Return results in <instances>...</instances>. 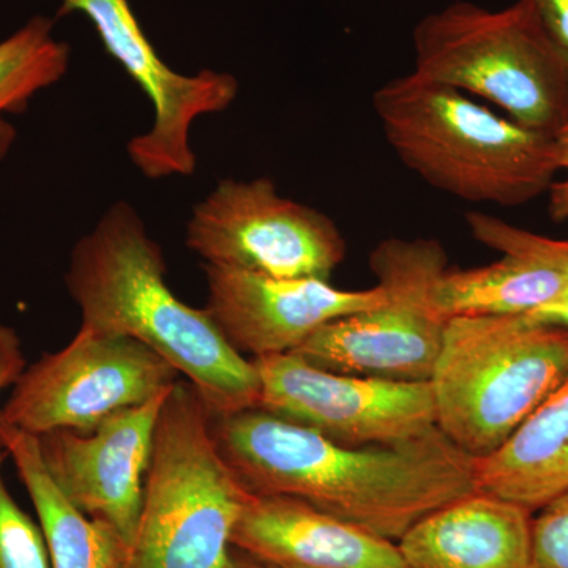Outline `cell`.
<instances>
[{"instance_id":"6da1fadb","label":"cell","mask_w":568,"mask_h":568,"mask_svg":"<svg viewBox=\"0 0 568 568\" xmlns=\"http://www.w3.org/2000/svg\"><path fill=\"white\" fill-rule=\"evenodd\" d=\"M211 432L246 491L294 497L392 541L478 491L477 458L439 428L390 446L347 447L254 407L212 416Z\"/></svg>"},{"instance_id":"7a4b0ae2","label":"cell","mask_w":568,"mask_h":568,"mask_svg":"<svg viewBox=\"0 0 568 568\" xmlns=\"http://www.w3.org/2000/svg\"><path fill=\"white\" fill-rule=\"evenodd\" d=\"M65 284L81 325L151 347L189 379L212 416L260 407L253 361L227 342L207 310L171 291L162 248L125 201L112 204L74 245Z\"/></svg>"},{"instance_id":"3957f363","label":"cell","mask_w":568,"mask_h":568,"mask_svg":"<svg viewBox=\"0 0 568 568\" xmlns=\"http://www.w3.org/2000/svg\"><path fill=\"white\" fill-rule=\"evenodd\" d=\"M373 108L399 162L466 203L528 204L548 193L560 173L552 134L414 71L376 89Z\"/></svg>"},{"instance_id":"277c9868","label":"cell","mask_w":568,"mask_h":568,"mask_svg":"<svg viewBox=\"0 0 568 568\" xmlns=\"http://www.w3.org/2000/svg\"><path fill=\"white\" fill-rule=\"evenodd\" d=\"M566 381L568 327L530 315L450 317L429 377L437 428L488 457Z\"/></svg>"},{"instance_id":"5b68a950","label":"cell","mask_w":568,"mask_h":568,"mask_svg":"<svg viewBox=\"0 0 568 568\" xmlns=\"http://www.w3.org/2000/svg\"><path fill=\"white\" fill-rule=\"evenodd\" d=\"M207 406L189 381L164 399L136 534L123 568H231L246 491L213 443Z\"/></svg>"},{"instance_id":"8992f818","label":"cell","mask_w":568,"mask_h":568,"mask_svg":"<svg viewBox=\"0 0 568 568\" xmlns=\"http://www.w3.org/2000/svg\"><path fill=\"white\" fill-rule=\"evenodd\" d=\"M414 73L495 104L552 134L568 121V54L526 0L499 10L454 2L413 33Z\"/></svg>"},{"instance_id":"52a82bcc","label":"cell","mask_w":568,"mask_h":568,"mask_svg":"<svg viewBox=\"0 0 568 568\" xmlns=\"http://www.w3.org/2000/svg\"><path fill=\"white\" fill-rule=\"evenodd\" d=\"M369 267L383 304L325 324L294 354L345 375L429 381L447 324L435 302L446 248L435 239L390 237L373 250Z\"/></svg>"},{"instance_id":"ba28073f","label":"cell","mask_w":568,"mask_h":568,"mask_svg":"<svg viewBox=\"0 0 568 568\" xmlns=\"http://www.w3.org/2000/svg\"><path fill=\"white\" fill-rule=\"evenodd\" d=\"M179 379L178 369L144 343L81 325L69 345L26 366L0 407V420L33 436L89 433Z\"/></svg>"},{"instance_id":"9c48e42d","label":"cell","mask_w":568,"mask_h":568,"mask_svg":"<svg viewBox=\"0 0 568 568\" xmlns=\"http://www.w3.org/2000/svg\"><path fill=\"white\" fill-rule=\"evenodd\" d=\"M185 242L205 264L274 278L331 280L346 257L334 220L282 196L267 178L220 182L193 209Z\"/></svg>"},{"instance_id":"30bf717a","label":"cell","mask_w":568,"mask_h":568,"mask_svg":"<svg viewBox=\"0 0 568 568\" xmlns=\"http://www.w3.org/2000/svg\"><path fill=\"white\" fill-rule=\"evenodd\" d=\"M252 361L261 381L260 409L342 446H390L437 428L429 381L328 372L294 353Z\"/></svg>"},{"instance_id":"8fae6325","label":"cell","mask_w":568,"mask_h":568,"mask_svg":"<svg viewBox=\"0 0 568 568\" xmlns=\"http://www.w3.org/2000/svg\"><path fill=\"white\" fill-rule=\"evenodd\" d=\"M59 13L84 14L104 51L151 100V129L126 145L134 166L148 179L192 175L196 170L190 144L193 123L226 111L237 99L239 81L223 71L182 74L171 70L142 31L129 0H61Z\"/></svg>"},{"instance_id":"7c38bea8","label":"cell","mask_w":568,"mask_h":568,"mask_svg":"<svg viewBox=\"0 0 568 568\" xmlns=\"http://www.w3.org/2000/svg\"><path fill=\"white\" fill-rule=\"evenodd\" d=\"M170 390L112 414L92 432L55 429L37 436L41 459L67 499L88 517L111 525L130 547L140 521L156 424Z\"/></svg>"},{"instance_id":"4fadbf2b","label":"cell","mask_w":568,"mask_h":568,"mask_svg":"<svg viewBox=\"0 0 568 568\" xmlns=\"http://www.w3.org/2000/svg\"><path fill=\"white\" fill-rule=\"evenodd\" d=\"M209 315L227 342L253 358L294 353L332 321L386 298L379 284L342 290L328 280L274 278L227 265L204 264Z\"/></svg>"},{"instance_id":"5bb4252c","label":"cell","mask_w":568,"mask_h":568,"mask_svg":"<svg viewBox=\"0 0 568 568\" xmlns=\"http://www.w3.org/2000/svg\"><path fill=\"white\" fill-rule=\"evenodd\" d=\"M466 224L477 242L503 253V257L467 271L447 268L435 290L444 320L529 315L567 290L568 239L529 233L481 212L467 213Z\"/></svg>"},{"instance_id":"9a60e30c","label":"cell","mask_w":568,"mask_h":568,"mask_svg":"<svg viewBox=\"0 0 568 568\" xmlns=\"http://www.w3.org/2000/svg\"><path fill=\"white\" fill-rule=\"evenodd\" d=\"M233 547L293 568H407L396 541L286 496L250 495Z\"/></svg>"},{"instance_id":"2e32d148","label":"cell","mask_w":568,"mask_h":568,"mask_svg":"<svg viewBox=\"0 0 568 568\" xmlns=\"http://www.w3.org/2000/svg\"><path fill=\"white\" fill-rule=\"evenodd\" d=\"M532 511L476 491L437 508L396 541L407 568H532Z\"/></svg>"},{"instance_id":"e0dca14e","label":"cell","mask_w":568,"mask_h":568,"mask_svg":"<svg viewBox=\"0 0 568 568\" xmlns=\"http://www.w3.org/2000/svg\"><path fill=\"white\" fill-rule=\"evenodd\" d=\"M477 488L530 511L568 493V381L503 446L477 458Z\"/></svg>"},{"instance_id":"ac0fdd59","label":"cell","mask_w":568,"mask_h":568,"mask_svg":"<svg viewBox=\"0 0 568 568\" xmlns=\"http://www.w3.org/2000/svg\"><path fill=\"white\" fill-rule=\"evenodd\" d=\"M0 444L28 489L47 540L51 568H123L130 545L111 525L67 499L41 459L39 437L0 420Z\"/></svg>"},{"instance_id":"d6986e66","label":"cell","mask_w":568,"mask_h":568,"mask_svg":"<svg viewBox=\"0 0 568 568\" xmlns=\"http://www.w3.org/2000/svg\"><path fill=\"white\" fill-rule=\"evenodd\" d=\"M70 65V47L55 39L54 21L33 17L0 41V162L9 155L17 130L6 114H21L37 93L58 84Z\"/></svg>"},{"instance_id":"ffe728a7","label":"cell","mask_w":568,"mask_h":568,"mask_svg":"<svg viewBox=\"0 0 568 568\" xmlns=\"http://www.w3.org/2000/svg\"><path fill=\"white\" fill-rule=\"evenodd\" d=\"M7 459L9 454L0 444V568H51L43 530L7 488Z\"/></svg>"},{"instance_id":"44dd1931","label":"cell","mask_w":568,"mask_h":568,"mask_svg":"<svg viewBox=\"0 0 568 568\" xmlns=\"http://www.w3.org/2000/svg\"><path fill=\"white\" fill-rule=\"evenodd\" d=\"M532 568H568V493L532 518Z\"/></svg>"},{"instance_id":"7402d4cb","label":"cell","mask_w":568,"mask_h":568,"mask_svg":"<svg viewBox=\"0 0 568 568\" xmlns=\"http://www.w3.org/2000/svg\"><path fill=\"white\" fill-rule=\"evenodd\" d=\"M26 366L28 362L20 335L0 321V395L14 386Z\"/></svg>"},{"instance_id":"603a6c76","label":"cell","mask_w":568,"mask_h":568,"mask_svg":"<svg viewBox=\"0 0 568 568\" xmlns=\"http://www.w3.org/2000/svg\"><path fill=\"white\" fill-rule=\"evenodd\" d=\"M552 40L568 54V0H526Z\"/></svg>"},{"instance_id":"cb8c5ba5","label":"cell","mask_w":568,"mask_h":568,"mask_svg":"<svg viewBox=\"0 0 568 568\" xmlns=\"http://www.w3.org/2000/svg\"><path fill=\"white\" fill-rule=\"evenodd\" d=\"M556 152H558L559 171H566L567 178L552 183L549 189V212L558 222L568 220V121L555 134Z\"/></svg>"},{"instance_id":"d4e9b609","label":"cell","mask_w":568,"mask_h":568,"mask_svg":"<svg viewBox=\"0 0 568 568\" xmlns=\"http://www.w3.org/2000/svg\"><path fill=\"white\" fill-rule=\"evenodd\" d=\"M536 320L545 321V323H552L568 327V287L559 298H556L551 304L541 306L534 313H529Z\"/></svg>"},{"instance_id":"484cf974","label":"cell","mask_w":568,"mask_h":568,"mask_svg":"<svg viewBox=\"0 0 568 568\" xmlns=\"http://www.w3.org/2000/svg\"><path fill=\"white\" fill-rule=\"evenodd\" d=\"M231 568H293L278 566V564L267 562V560H261L253 558V556L245 555V552L239 551L234 548V560L233 567Z\"/></svg>"}]
</instances>
